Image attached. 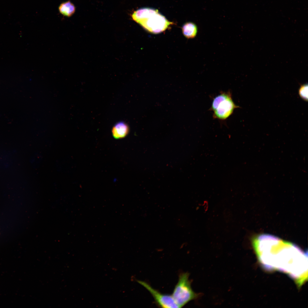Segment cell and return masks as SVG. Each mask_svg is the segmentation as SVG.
Here are the masks:
<instances>
[{"instance_id": "obj_1", "label": "cell", "mask_w": 308, "mask_h": 308, "mask_svg": "<svg viewBox=\"0 0 308 308\" xmlns=\"http://www.w3.org/2000/svg\"><path fill=\"white\" fill-rule=\"evenodd\" d=\"M256 253L262 266L285 273L300 283L308 278V253L296 245L266 234L258 243Z\"/></svg>"}, {"instance_id": "obj_2", "label": "cell", "mask_w": 308, "mask_h": 308, "mask_svg": "<svg viewBox=\"0 0 308 308\" xmlns=\"http://www.w3.org/2000/svg\"><path fill=\"white\" fill-rule=\"evenodd\" d=\"M133 19L149 32L158 34L163 32L173 23L169 21L158 10L143 8L135 11Z\"/></svg>"}, {"instance_id": "obj_3", "label": "cell", "mask_w": 308, "mask_h": 308, "mask_svg": "<svg viewBox=\"0 0 308 308\" xmlns=\"http://www.w3.org/2000/svg\"><path fill=\"white\" fill-rule=\"evenodd\" d=\"M189 277V274L187 272L181 273L179 274L178 282L171 295L179 308L183 307L190 301L196 299L198 296L192 289Z\"/></svg>"}, {"instance_id": "obj_4", "label": "cell", "mask_w": 308, "mask_h": 308, "mask_svg": "<svg viewBox=\"0 0 308 308\" xmlns=\"http://www.w3.org/2000/svg\"><path fill=\"white\" fill-rule=\"evenodd\" d=\"M239 107L234 103L230 92H228L220 100L213 112L214 118L224 120L232 114L234 110Z\"/></svg>"}, {"instance_id": "obj_5", "label": "cell", "mask_w": 308, "mask_h": 308, "mask_svg": "<svg viewBox=\"0 0 308 308\" xmlns=\"http://www.w3.org/2000/svg\"><path fill=\"white\" fill-rule=\"evenodd\" d=\"M136 281L149 292L158 306L166 308H179L172 295L161 293L145 281L138 280Z\"/></svg>"}, {"instance_id": "obj_6", "label": "cell", "mask_w": 308, "mask_h": 308, "mask_svg": "<svg viewBox=\"0 0 308 308\" xmlns=\"http://www.w3.org/2000/svg\"><path fill=\"white\" fill-rule=\"evenodd\" d=\"M129 127L127 124L123 121L116 123L112 129L113 137L116 139L123 138L126 136L129 132Z\"/></svg>"}, {"instance_id": "obj_7", "label": "cell", "mask_w": 308, "mask_h": 308, "mask_svg": "<svg viewBox=\"0 0 308 308\" xmlns=\"http://www.w3.org/2000/svg\"><path fill=\"white\" fill-rule=\"evenodd\" d=\"M58 9L62 15L67 17H70L75 13L76 7L69 0L61 3Z\"/></svg>"}, {"instance_id": "obj_8", "label": "cell", "mask_w": 308, "mask_h": 308, "mask_svg": "<svg viewBox=\"0 0 308 308\" xmlns=\"http://www.w3.org/2000/svg\"><path fill=\"white\" fill-rule=\"evenodd\" d=\"M182 31L184 35L187 38H192L196 36L197 28L194 23L189 22L184 24L182 27Z\"/></svg>"}, {"instance_id": "obj_9", "label": "cell", "mask_w": 308, "mask_h": 308, "mask_svg": "<svg viewBox=\"0 0 308 308\" xmlns=\"http://www.w3.org/2000/svg\"><path fill=\"white\" fill-rule=\"evenodd\" d=\"M299 94L301 98L304 100H308V85L304 84L301 85L299 90Z\"/></svg>"}]
</instances>
